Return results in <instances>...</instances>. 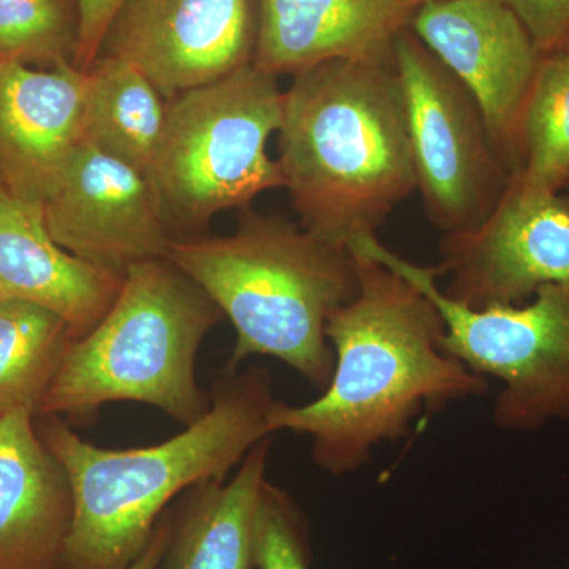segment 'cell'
Instances as JSON below:
<instances>
[{
  "label": "cell",
  "mask_w": 569,
  "mask_h": 569,
  "mask_svg": "<svg viewBox=\"0 0 569 569\" xmlns=\"http://www.w3.org/2000/svg\"><path fill=\"white\" fill-rule=\"evenodd\" d=\"M358 293L329 317L335 369L323 395L305 406L277 400L269 432L310 440L316 466L332 477L361 470L381 443L410 432L425 410L486 395L485 377L445 350L436 305L366 253Z\"/></svg>",
  "instance_id": "1"
},
{
  "label": "cell",
  "mask_w": 569,
  "mask_h": 569,
  "mask_svg": "<svg viewBox=\"0 0 569 569\" xmlns=\"http://www.w3.org/2000/svg\"><path fill=\"white\" fill-rule=\"evenodd\" d=\"M274 381L260 367H224L211 407L181 433L149 447L108 449L50 417L40 436L66 471L73 520L62 569H129L168 507L187 490L230 477L271 438Z\"/></svg>",
  "instance_id": "2"
},
{
  "label": "cell",
  "mask_w": 569,
  "mask_h": 569,
  "mask_svg": "<svg viewBox=\"0 0 569 569\" xmlns=\"http://www.w3.org/2000/svg\"><path fill=\"white\" fill-rule=\"evenodd\" d=\"M279 138L283 189L301 227L331 244L377 238L417 190L395 66L331 61L295 74Z\"/></svg>",
  "instance_id": "3"
},
{
  "label": "cell",
  "mask_w": 569,
  "mask_h": 569,
  "mask_svg": "<svg viewBox=\"0 0 569 569\" xmlns=\"http://www.w3.org/2000/svg\"><path fill=\"white\" fill-rule=\"evenodd\" d=\"M246 212L234 233L174 239L168 260L233 326L228 367L266 356L325 389L335 369L326 325L358 293L356 254L283 217Z\"/></svg>",
  "instance_id": "4"
},
{
  "label": "cell",
  "mask_w": 569,
  "mask_h": 569,
  "mask_svg": "<svg viewBox=\"0 0 569 569\" xmlns=\"http://www.w3.org/2000/svg\"><path fill=\"white\" fill-rule=\"evenodd\" d=\"M222 320L168 258L130 266L110 310L70 343L39 413L81 419L111 402H138L193 425L211 407V391L198 383V351Z\"/></svg>",
  "instance_id": "5"
},
{
  "label": "cell",
  "mask_w": 569,
  "mask_h": 569,
  "mask_svg": "<svg viewBox=\"0 0 569 569\" xmlns=\"http://www.w3.org/2000/svg\"><path fill=\"white\" fill-rule=\"evenodd\" d=\"M283 97L277 78L250 63L168 102L148 178L173 236L200 233L220 212L249 211L261 193L283 189L279 160L268 153Z\"/></svg>",
  "instance_id": "6"
},
{
  "label": "cell",
  "mask_w": 569,
  "mask_h": 569,
  "mask_svg": "<svg viewBox=\"0 0 569 569\" xmlns=\"http://www.w3.org/2000/svg\"><path fill=\"white\" fill-rule=\"evenodd\" d=\"M350 249L421 290L443 320L445 350L478 376L500 381L492 411L498 427L527 432L557 419L568 421L569 280L545 284L522 305L471 309L441 290L438 264L413 263L378 238L361 239Z\"/></svg>",
  "instance_id": "7"
},
{
  "label": "cell",
  "mask_w": 569,
  "mask_h": 569,
  "mask_svg": "<svg viewBox=\"0 0 569 569\" xmlns=\"http://www.w3.org/2000/svg\"><path fill=\"white\" fill-rule=\"evenodd\" d=\"M395 67L406 96L417 189L429 219L447 234L471 230L493 211L511 179L481 108L410 29L397 37Z\"/></svg>",
  "instance_id": "8"
},
{
  "label": "cell",
  "mask_w": 569,
  "mask_h": 569,
  "mask_svg": "<svg viewBox=\"0 0 569 569\" xmlns=\"http://www.w3.org/2000/svg\"><path fill=\"white\" fill-rule=\"evenodd\" d=\"M440 252L449 298L471 309L522 305L545 284L569 280V197L509 181L493 211L445 236Z\"/></svg>",
  "instance_id": "9"
},
{
  "label": "cell",
  "mask_w": 569,
  "mask_h": 569,
  "mask_svg": "<svg viewBox=\"0 0 569 569\" xmlns=\"http://www.w3.org/2000/svg\"><path fill=\"white\" fill-rule=\"evenodd\" d=\"M410 28L475 97L498 159L515 173L520 119L542 58L516 11L505 0H427Z\"/></svg>",
  "instance_id": "10"
},
{
  "label": "cell",
  "mask_w": 569,
  "mask_h": 569,
  "mask_svg": "<svg viewBox=\"0 0 569 569\" xmlns=\"http://www.w3.org/2000/svg\"><path fill=\"white\" fill-rule=\"evenodd\" d=\"M258 0H123L102 54L126 59L167 102L253 62Z\"/></svg>",
  "instance_id": "11"
},
{
  "label": "cell",
  "mask_w": 569,
  "mask_h": 569,
  "mask_svg": "<svg viewBox=\"0 0 569 569\" xmlns=\"http://www.w3.org/2000/svg\"><path fill=\"white\" fill-rule=\"evenodd\" d=\"M59 246L112 274L168 258L174 236L148 176L84 142L41 203Z\"/></svg>",
  "instance_id": "12"
},
{
  "label": "cell",
  "mask_w": 569,
  "mask_h": 569,
  "mask_svg": "<svg viewBox=\"0 0 569 569\" xmlns=\"http://www.w3.org/2000/svg\"><path fill=\"white\" fill-rule=\"evenodd\" d=\"M88 74L73 63L37 69L0 59V179L41 206L86 142Z\"/></svg>",
  "instance_id": "13"
},
{
  "label": "cell",
  "mask_w": 569,
  "mask_h": 569,
  "mask_svg": "<svg viewBox=\"0 0 569 569\" xmlns=\"http://www.w3.org/2000/svg\"><path fill=\"white\" fill-rule=\"evenodd\" d=\"M427 0H258L253 66L272 77L321 63L395 66L397 37Z\"/></svg>",
  "instance_id": "14"
},
{
  "label": "cell",
  "mask_w": 569,
  "mask_h": 569,
  "mask_svg": "<svg viewBox=\"0 0 569 569\" xmlns=\"http://www.w3.org/2000/svg\"><path fill=\"white\" fill-rule=\"evenodd\" d=\"M33 411H0V569H62L73 520L66 471Z\"/></svg>",
  "instance_id": "15"
},
{
  "label": "cell",
  "mask_w": 569,
  "mask_h": 569,
  "mask_svg": "<svg viewBox=\"0 0 569 569\" xmlns=\"http://www.w3.org/2000/svg\"><path fill=\"white\" fill-rule=\"evenodd\" d=\"M122 280L59 246L41 206L0 194V299L44 307L80 339L110 310Z\"/></svg>",
  "instance_id": "16"
},
{
  "label": "cell",
  "mask_w": 569,
  "mask_h": 569,
  "mask_svg": "<svg viewBox=\"0 0 569 569\" xmlns=\"http://www.w3.org/2000/svg\"><path fill=\"white\" fill-rule=\"evenodd\" d=\"M269 451L266 438L231 477L194 486L179 498L157 569H254L253 516L268 479Z\"/></svg>",
  "instance_id": "17"
},
{
  "label": "cell",
  "mask_w": 569,
  "mask_h": 569,
  "mask_svg": "<svg viewBox=\"0 0 569 569\" xmlns=\"http://www.w3.org/2000/svg\"><path fill=\"white\" fill-rule=\"evenodd\" d=\"M86 74V142L148 176L162 141L167 100L138 67L116 56H100Z\"/></svg>",
  "instance_id": "18"
},
{
  "label": "cell",
  "mask_w": 569,
  "mask_h": 569,
  "mask_svg": "<svg viewBox=\"0 0 569 569\" xmlns=\"http://www.w3.org/2000/svg\"><path fill=\"white\" fill-rule=\"evenodd\" d=\"M69 323L51 310L20 299H0V411L39 413L70 343Z\"/></svg>",
  "instance_id": "19"
},
{
  "label": "cell",
  "mask_w": 569,
  "mask_h": 569,
  "mask_svg": "<svg viewBox=\"0 0 569 569\" xmlns=\"http://www.w3.org/2000/svg\"><path fill=\"white\" fill-rule=\"evenodd\" d=\"M509 181L535 192L569 186V48L542 54L519 127L518 167Z\"/></svg>",
  "instance_id": "20"
},
{
  "label": "cell",
  "mask_w": 569,
  "mask_h": 569,
  "mask_svg": "<svg viewBox=\"0 0 569 569\" xmlns=\"http://www.w3.org/2000/svg\"><path fill=\"white\" fill-rule=\"evenodd\" d=\"M78 31V0H0V59L73 63Z\"/></svg>",
  "instance_id": "21"
},
{
  "label": "cell",
  "mask_w": 569,
  "mask_h": 569,
  "mask_svg": "<svg viewBox=\"0 0 569 569\" xmlns=\"http://www.w3.org/2000/svg\"><path fill=\"white\" fill-rule=\"evenodd\" d=\"M254 569H310L309 533L293 497L266 479L254 508Z\"/></svg>",
  "instance_id": "22"
},
{
  "label": "cell",
  "mask_w": 569,
  "mask_h": 569,
  "mask_svg": "<svg viewBox=\"0 0 569 569\" xmlns=\"http://www.w3.org/2000/svg\"><path fill=\"white\" fill-rule=\"evenodd\" d=\"M530 32L538 50H557L569 39V0H505Z\"/></svg>",
  "instance_id": "23"
},
{
  "label": "cell",
  "mask_w": 569,
  "mask_h": 569,
  "mask_svg": "<svg viewBox=\"0 0 569 569\" xmlns=\"http://www.w3.org/2000/svg\"><path fill=\"white\" fill-rule=\"evenodd\" d=\"M123 0H78L80 31L74 67L89 71L102 54L104 37Z\"/></svg>",
  "instance_id": "24"
},
{
  "label": "cell",
  "mask_w": 569,
  "mask_h": 569,
  "mask_svg": "<svg viewBox=\"0 0 569 569\" xmlns=\"http://www.w3.org/2000/svg\"><path fill=\"white\" fill-rule=\"evenodd\" d=\"M171 530V511L167 512L160 518L146 549L142 550L141 556L133 561L132 567L129 569H157L159 568L160 560H162L164 549H167L168 538H170Z\"/></svg>",
  "instance_id": "25"
},
{
  "label": "cell",
  "mask_w": 569,
  "mask_h": 569,
  "mask_svg": "<svg viewBox=\"0 0 569 569\" xmlns=\"http://www.w3.org/2000/svg\"><path fill=\"white\" fill-rule=\"evenodd\" d=\"M7 189L6 186H3L2 179H0V194L6 193Z\"/></svg>",
  "instance_id": "26"
},
{
  "label": "cell",
  "mask_w": 569,
  "mask_h": 569,
  "mask_svg": "<svg viewBox=\"0 0 569 569\" xmlns=\"http://www.w3.org/2000/svg\"><path fill=\"white\" fill-rule=\"evenodd\" d=\"M560 48H569V39L567 41H565V43L561 44ZM557 50H559V48H557Z\"/></svg>",
  "instance_id": "27"
}]
</instances>
